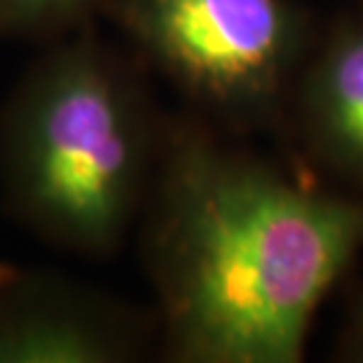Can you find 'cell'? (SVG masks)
Here are the masks:
<instances>
[{
	"label": "cell",
	"instance_id": "obj_5",
	"mask_svg": "<svg viewBox=\"0 0 363 363\" xmlns=\"http://www.w3.org/2000/svg\"><path fill=\"white\" fill-rule=\"evenodd\" d=\"M300 108L318 158L363 179V14L340 26L309 67Z\"/></svg>",
	"mask_w": 363,
	"mask_h": 363
},
{
	"label": "cell",
	"instance_id": "obj_3",
	"mask_svg": "<svg viewBox=\"0 0 363 363\" xmlns=\"http://www.w3.org/2000/svg\"><path fill=\"white\" fill-rule=\"evenodd\" d=\"M116 14L172 81L229 116L269 111L307 35L288 0H116Z\"/></svg>",
	"mask_w": 363,
	"mask_h": 363
},
{
	"label": "cell",
	"instance_id": "obj_2",
	"mask_svg": "<svg viewBox=\"0 0 363 363\" xmlns=\"http://www.w3.org/2000/svg\"><path fill=\"white\" fill-rule=\"evenodd\" d=\"M151 130L135 83L97 43L43 57L0 130L7 199L26 224L85 255L113 250L149 184Z\"/></svg>",
	"mask_w": 363,
	"mask_h": 363
},
{
	"label": "cell",
	"instance_id": "obj_6",
	"mask_svg": "<svg viewBox=\"0 0 363 363\" xmlns=\"http://www.w3.org/2000/svg\"><path fill=\"white\" fill-rule=\"evenodd\" d=\"M99 0H0V31L50 33L83 19Z\"/></svg>",
	"mask_w": 363,
	"mask_h": 363
},
{
	"label": "cell",
	"instance_id": "obj_7",
	"mask_svg": "<svg viewBox=\"0 0 363 363\" xmlns=\"http://www.w3.org/2000/svg\"><path fill=\"white\" fill-rule=\"evenodd\" d=\"M342 357L347 361L363 363V297L352 309L350 323L342 333Z\"/></svg>",
	"mask_w": 363,
	"mask_h": 363
},
{
	"label": "cell",
	"instance_id": "obj_1",
	"mask_svg": "<svg viewBox=\"0 0 363 363\" xmlns=\"http://www.w3.org/2000/svg\"><path fill=\"white\" fill-rule=\"evenodd\" d=\"M147 248L172 359L300 363L323 297L363 250V201L182 133L158 172Z\"/></svg>",
	"mask_w": 363,
	"mask_h": 363
},
{
	"label": "cell",
	"instance_id": "obj_4",
	"mask_svg": "<svg viewBox=\"0 0 363 363\" xmlns=\"http://www.w3.org/2000/svg\"><path fill=\"white\" fill-rule=\"evenodd\" d=\"M137 328L111 302L35 276L0 281V363H118Z\"/></svg>",
	"mask_w": 363,
	"mask_h": 363
}]
</instances>
